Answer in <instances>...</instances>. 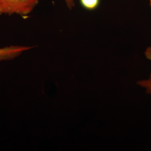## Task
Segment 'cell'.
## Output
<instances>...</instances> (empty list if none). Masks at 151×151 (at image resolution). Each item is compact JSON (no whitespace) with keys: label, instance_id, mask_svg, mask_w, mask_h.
Segmentation results:
<instances>
[{"label":"cell","instance_id":"2","mask_svg":"<svg viewBox=\"0 0 151 151\" xmlns=\"http://www.w3.org/2000/svg\"><path fill=\"white\" fill-rule=\"evenodd\" d=\"M34 46L10 45L0 48V61L8 60L16 57L23 52L33 48Z\"/></svg>","mask_w":151,"mask_h":151},{"label":"cell","instance_id":"3","mask_svg":"<svg viewBox=\"0 0 151 151\" xmlns=\"http://www.w3.org/2000/svg\"><path fill=\"white\" fill-rule=\"evenodd\" d=\"M81 6L85 9L93 11L99 6L100 0H79Z\"/></svg>","mask_w":151,"mask_h":151},{"label":"cell","instance_id":"7","mask_svg":"<svg viewBox=\"0 0 151 151\" xmlns=\"http://www.w3.org/2000/svg\"><path fill=\"white\" fill-rule=\"evenodd\" d=\"M150 1V6L151 8V0H149Z\"/></svg>","mask_w":151,"mask_h":151},{"label":"cell","instance_id":"1","mask_svg":"<svg viewBox=\"0 0 151 151\" xmlns=\"http://www.w3.org/2000/svg\"><path fill=\"white\" fill-rule=\"evenodd\" d=\"M40 0H0V15L16 14L28 17Z\"/></svg>","mask_w":151,"mask_h":151},{"label":"cell","instance_id":"5","mask_svg":"<svg viewBox=\"0 0 151 151\" xmlns=\"http://www.w3.org/2000/svg\"><path fill=\"white\" fill-rule=\"evenodd\" d=\"M145 55L147 59L151 61V46L149 47L146 49L145 52ZM150 78L151 79V73L150 75Z\"/></svg>","mask_w":151,"mask_h":151},{"label":"cell","instance_id":"6","mask_svg":"<svg viewBox=\"0 0 151 151\" xmlns=\"http://www.w3.org/2000/svg\"><path fill=\"white\" fill-rule=\"evenodd\" d=\"M66 3L67 7L70 10L72 9L75 6V1L74 0H64Z\"/></svg>","mask_w":151,"mask_h":151},{"label":"cell","instance_id":"4","mask_svg":"<svg viewBox=\"0 0 151 151\" xmlns=\"http://www.w3.org/2000/svg\"><path fill=\"white\" fill-rule=\"evenodd\" d=\"M138 85L146 89V93L151 95V79L141 80L137 82Z\"/></svg>","mask_w":151,"mask_h":151}]
</instances>
